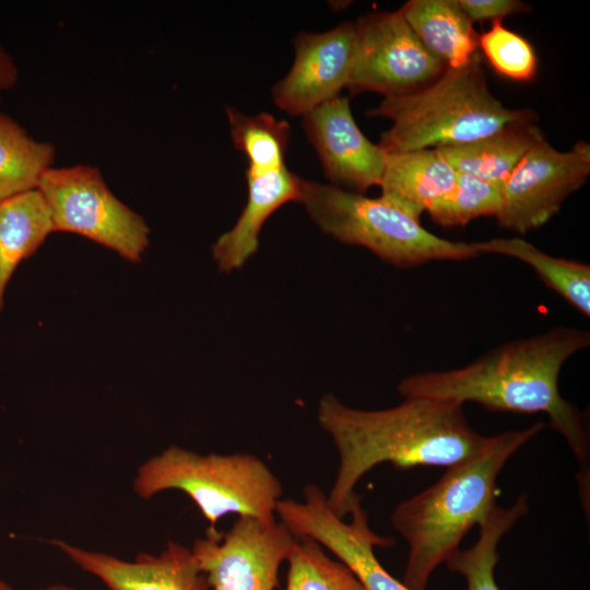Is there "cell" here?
Listing matches in <instances>:
<instances>
[{"mask_svg":"<svg viewBox=\"0 0 590 590\" xmlns=\"http://www.w3.org/2000/svg\"><path fill=\"white\" fill-rule=\"evenodd\" d=\"M589 345V331L556 327L496 346L459 368L410 375L398 391L403 398L475 402L489 411L545 413L580 467L583 498L589 496V430L583 413L560 394L558 378L566 361Z\"/></svg>","mask_w":590,"mask_h":590,"instance_id":"cell-1","label":"cell"},{"mask_svg":"<svg viewBox=\"0 0 590 590\" xmlns=\"http://www.w3.org/2000/svg\"><path fill=\"white\" fill-rule=\"evenodd\" d=\"M318 422L339 456L327 502L341 518L361 502L354 488L376 465L447 468L472 456L485 437L471 428L463 404L432 398H404L393 408L359 410L327 393L319 402Z\"/></svg>","mask_w":590,"mask_h":590,"instance_id":"cell-2","label":"cell"},{"mask_svg":"<svg viewBox=\"0 0 590 590\" xmlns=\"http://www.w3.org/2000/svg\"><path fill=\"white\" fill-rule=\"evenodd\" d=\"M536 422L523 429L485 436L480 448L450 467L439 480L401 502L391 523L409 545L403 583L426 590L433 571L460 550L474 526H482L496 505V480L523 445L544 429Z\"/></svg>","mask_w":590,"mask_h":590,"instance_id":"cell-3","label":"cell"},{"mask_svg":"<svg viewBox=\"0 0 590 590\" xmlns=\"http://www.w3.org/2000/svg\"><path fill=\"white\" fill-rule=\"evenodd\" d=\"M366 115L392 121L378 143L387 153L460 145L536 119L533 110L505 107L492 94L480 51L463 67L447 68L428 86L385 98Z\"/></svg>","mask_w":590,"mask_h":590,"instance_id":"cell-4","label":"cell"},{"mask_svg":"<svg viewBox=\"0 0 590 590\" xmlns=\"http://www.w3.org/2000/svg\"><path fill=\"white\" fill-rule=\"evenodd\" d=\"M134 493L150 499L177 489L187 494L209 521L229 514L273 520L282 499V484L263 460L251 453H208L172 445L145 460L137 470Z\"/></svg>","mask_w":590,"mask_h":590,"instance_id":"cell-5","label":"cell"},{"mask_svg":"<svg viewBox=\"0 0 590 590\" xmlns=\"http://www.w3.org/2000/svg\"><path fill=\"white\" fill-rule=\"evenodd\" d=\"M310 219L333 238L363 246L384 261L413 268L434 260L479 257L472 243L436 236L381 197L368 198L332 185L300 178V198Z\"/></svg>","mask_w":590,"mask_h":590,"instance_id":"cell-6","label":"cell"},{"mask_svg":"<svg viewBox=\"0 0 590 590\" xmlns=\"http://www.w3.org/2000/svg\"><path fill=\"white\" fill-rule=\"evenodd\" d=\"M37 189L49 208L54 232L78 234L125 260H141L149 246L150 228L142 216L111 192L97 167H50L42 175Z\"/></svg>","mask_w":590,"mask_h":590,"instance_id":"cell-7","label":"cell"},{"mask_svg":"<svg viewBox=\"0 0 590 590\" xmlns=\"http://www.w3.org/2000/svg\"><path fill=\"white\" fill-rule=\"evenodd\" d=\"M446 69L399 10L368 13L355 22L354 56L346 84L352 95H409L432 84Z\"/></svg>","mask_w":590,"mask_h":590,"instance_id":"cell-8","label":"cell"},{"mask_svg":"<svg viewBox=\"0 0 590 590\" xmlns=\"http://www.w3.org/2000/svg\"><path fill=\"white\" fill-rule=\"evenodd\" d=\"M295 539L280 520L240 516L225 532L208 528L191 552L212 590H275Z\"/></svg>","mask_w":590,"mask_h":590,"instance_id":"cell-9","label":"cell"},{"mask_svg":"<svg viewBox=\"0 0 590 590\" xmlns=\"http://www.w3.org/2000/svg\"><path fill=\"white\" fill-rule=\"evenodd\" d=\"M589 174V143L578 141L560 152L546 139L539 142L502 187L503 204L495 216L498 225L520 235L543 226L586 184Z\"/></svg>","mask_w":590,"mask_h":590,"instance_id":"cell-10","label":"cell"},{"mask_svg":"<svg viewBox=\"0 0 590 590\" xmlns=\"http://www.w3.org/2000/svg\"><path fill=\"white\" fill-rule=\"evenodd\" d=\"M304 500L280 499L275 515L295 536L317 541L343 562L366 590H410L391 576L379 563L374 546H387L391 539L374 533L361 502L351 510V521L335 515L328 505L326 493L316 484L303 491Z\"/></svg>","mask_w":590,"mask_h":590,"instance_id":"cell-11","label":"cell"},{"mask_svg":"<svg viewBox=\"0 0 590 590\" xmlns=\"http://www.w3.org/2000/svg\"><path fill=\"white\" fill-rule=\"evenodd\" d=\"M295 58L288 73L272 87L275 105L304 116L346 87L351 73L355 22L322 33L300 32L293 40Z\"/></svg>","mask_w":590,"mask_h":590,"instance_id":"cell-12","label":"cell"},{"mask_svg":"<svg viewBox=\"0 0 590 590\" xmlns=\"http://www.w3.org/2000/svg\"><path fill=\"white\" fill-rule=\"evenodd\" d=\"M303 127L332 186L359 194L379 186L388 153L361 131L347 97L337 96L308 111Z\"/></svg>","mask_w":590,"mask_h":590,"instance_id":"cell-13","label":"cell"},{"mask_svg":"<svg viewBox=\"0 0 590 590\" xmlns=\"http://www.w3.org/2000/svg\"><path fill=\"white\" fill-rule=\"evenodd\" d=\"M49 543L108 590H211L191 548L168 541L156 555L140 553L133 560L88 551L62 540Z\"/></svg>","mask_w":590,"mask_h":590,"instance_id":"cell-14","label":"cell"},{"mask_svg":"<svg viewBox=\"0 0 590 590\" xmlns=\"http://www.w3.org/2000/svg\"><path fill=\"white\" fill-rule=\"evenodd\" d=\"M248 199L232 229L212 246V255L223 272L241 268L257 251L259 233L269 216L290 201H299L300 178L285 165L262 174L246 173Z\"/></svg>","mask_w":590,"mask_h":590,"instance_id":"cell-15","label":"cell"},{"mask_svg":"<svg viewBox=\"0 0 590 590\" xmlns=\"http://www.w3.org/2000/svg\"><path fill=\"white\" fill-rule=\"evenodd\" d=\"M457 172L436 149L388 153L381 198L416 220L452 190Z\"/></svg>","mask_w":590,"mask_h":590,"instance_id":"cell-16","label":"cell"},{"mask_svg":"<svg viewBox=\"0 0 590 590\" xmlns=\"http://www.w3.org/2000/svg\"><path fill=\"white\" fill-rule=\"evenodd\" d=\"M543 140L545 135L534 121H519L475 141L436 150L457 173L502 189L526 154Z\"/></svg>","mask_w":590,"mask_h":590,"instance_id":"cell-17","label":"cell"},{"mask_svg":"<svg viewBox=\"0 0 590 590\" xmlns=\"http://www.w3.org/2000/svg\"><path fill=\"white\" fill-rule=\"evenodd\" d=\"M399 11L446 68L463 67L479 52V35L458 0H410Z\"/></svg>","mask_w":590,"mask_h":590,"instance_id":"cell-18","label":"cell"},{"mask_svg":"<svg viewBox=\"0 0 590 590\" xmlns=\"http://www.w3.org/2000/svg\"><path fill=\"white\" fill-rule=\"evenodd\" d=\"M51 233L50 211L37 188L0 202V311L17 266L33 256Z\"/></svg>","mask_w":590,"mask_h":590,"instance_id":"cell-19","label":"cell"},{"mask_svg":"<svg viewBox=\"0 0 590 590\" xmlns=\"http://www.w3.org/2000/svg\"><path fill=\"white\" fill-rule=\"evenodd\" d=\"M472 245L480 255H504L529 264L546 286L590 317L589 264L551 256L520 237L492 238Z\"/></svg>","mask_w":590,"mask_h":590,"instance_id":"cell-20","label":"cell"},{"mask_svg":"<svg viewBox=\"0 0 590 590\" xmlns=\"http://www.w3.org/2000/svg\"><path fill=\"white\" fill-rule=\"evenodd\" d=\"M54 158L51 143L35 140L13 118L0 113V202L36 189Z\"/></svg>","mask_w":590,"mask_h":590,"instance_id":"cell-21","label":"cell"},{"mask_svg":"<svg viewBox=\"0 0 590 590\" xmlns=\"http://www.w3.org/2000/svg\"><path fill=\"white\" fill-rule=\"evenodd\" d=\"M528 510L526 494L520 495L508 508L495 505L486 521L480 526L476 542L467 550H459L446 562L450 570L465 577L468 590H502L494 577L499 560L498 544Z\"/></svg>","mask_w":590,"mask_h":590,"instance_id":"cell-22","label":"cell"},{"mask_svg":"<svg viewBox=\"0 0 590 590\" xmlns=\"http://www.w3.org/2000/svg\"><path fill=\"white\" fill-rule=\"evenodd\" d=\"M231 135L237 150L248 158V174H262L282 167L290 139V125L261 113L246 115L234 107L226 108Z\"/></svg>","mask_w":590,"mask_h":590,"instance_id":"cell-23","label":"cell"},{"mask_svg":"<svg viewBox=\"0 0 590 590\" xmlns=\"http://www.w3.org/2000/svg\"><path fill=\"white\" fill-rule=\"evenodd\" d=\"M295 538L286 559L284 590H366L355 574L343 562L329 557L317 541Z\"/></svg>","mask_w":590,"mask_h":590,"instance_id":"cell-24","label":"cell"},{"mask_svg":"<svg viewBox=\"0 0 590 590\" xmlns=\"http://www.w3.org/2000/svg\"><path fill=\"white\" fill-rule=\"evenodd\" d=\"M502 204L500 188L474 176L458 173L452 190L434 202L427 213L440 226H465L481 216H496Z\"/></svg>","mask_w":590,"mask_h":590,"instance_id":"cell-25","label":"cell"},{"mask_svg":"<svg viewBox=\"0 0 590 590\" xmlns=\"http://www.w3.org/2000/svg\"><path fill=\"white\" fill-rule=\"evenodd\" d=\"M479 48L492 68L514 81H531L536 73L538 59L532 45L519 34L508 30L502 21L479 35Z\"/></svg>","mask_w":590,"mask_h":590,"instance_id":"cell-26","label":"cell"},{"mask_svg":"<svg viewBox=\"0 0 590 590\" xmlns=\"http://www.w3.org/2000/svg\"><path fill=\"white\" fill-rule=\"evenodd\" d=\"M458 3L472 23L502 21L505 16L531 10L527 3L519 0H458Z\"/></svg>","mask_w":590,"mask_h":590,"instance_id":"cell-27","label":"cell"},{"mask_svg":"<svg viewBox=\"0 0 590 590\" xmlns=\"http://www.w3.org/2000/svg\"><path fill=\"white\" fill-rule=\"evenodd\" d=\"M17 78L19 71L13 58L0 44V92L14 87Z\"/></svg>","mask_w":590,"mask_h":590,"instance_id":"cell-28","label":"cell"},{"mask_svg":"<svg viewBox=\"0 0 590 590\" xmlns=\"http://www.w3.org/2000/svg\"><path fill=\"white\" fill-rule=\"evenodd\" d=\"M36 590H76V589L67 585L56 583V585H51V586H48L42 589H36Z\"/></svg>","mask_w":590,"mask_h":590,"instance_id":"cell-29","label":"cell"},{"mask_svg":"<svg viewBox=\"0 0 590 590\" xmlns=\"http://www.w3.org/2000/svg\"><path fill=\"white\" fill-rule=\"evenodd\" d=\"M0 590H13L12 587L3 580H0Z\"/></svg>","mask_w":590,"mask_h":590,"instance_id":"cell-30","label":"cell"}]
</instances>
